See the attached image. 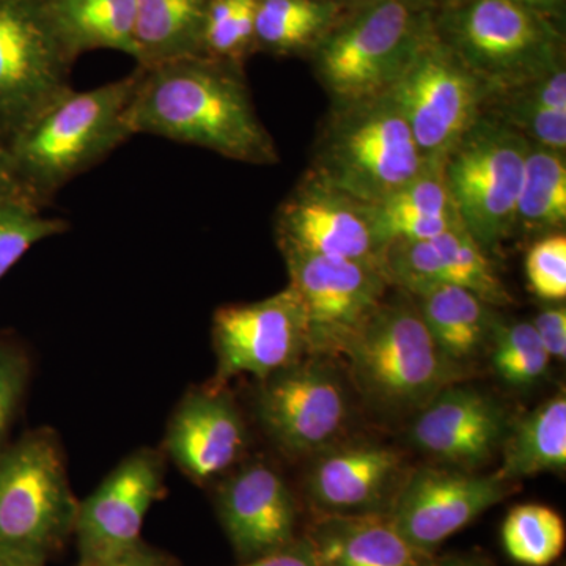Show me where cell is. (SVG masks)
Here are the masks:
<instances>
[{"label": "cell", "instance_id": "d590c367", "mask_svg": "<svg viewBox=\"0 0 566 566\" xmlns=\"http://www.w3.org/2000/svg\"><path fill=\"white\" fill-rule=\"evenodd\" d=\"M551 359H566V307L564 303H551L531 322Z\"/></svg>", "mask_w": 566, "mask_h": 566}, {"label": "cell", "instance_id": "f546056e", "mask_svg": "<svg viewBox=\"0 0 566 566\" xmlns=\"http://www.w3.org/2000/svg\"><path fill=\"white\" fill-rule=\"evenodd\" d=\"M501 536L506 556L517 565L551 566L564 554L565 521L547 505H516L506 513Z\"/></svg>", "mask_w": 566, "mask_h": 566}, {"label": "cell", "instance_id": "e0dca14e", "mask_svg": "<svg viewBox=\"0 0 566 566\" xmlns=\"http://www.w3.org/2000/svg\"><path fill=\"white\" fill-rule=\"evenodd\" d=\"M281 252L338 256L379 264L370 205L359 202L307 172L275 216Z\"/></svg>", "mask_w": 566, "mask_h": 566}, {"label": "cell", "instance_id": "3957f363", "mask_svg": "<svg viewBox=\"0 0 566 566\" xmlns=\"http://www.w3.org/2000/svg\"><path fill=\"white\" fill-rule=\"evenodd\" d=\"M354 389L382 416H412L446 387L463 381L436 345L408 293L385 300L345 349Z\"/></svg>", "mask_w": 566, "mask_h": 566}, {"label": "cell", "instance_id": "ffe728a7", "mask_svg": "<svg viewBox=\"0 0 566 566\" xmlns=\"http://www.w3.org/2000/svg\"><path fill=\"white\" fill-rule=\"evenodd\" d=\"M509 428V415L501 401L457 382L417 412L409 439L436 463L474 472L501 452Z\"/></svg>", "mask_w": 566, "mask_h": 566}, {"label": "cell", "instance_id": "e575fe53", "mask_svg": "<svg viewBox=\"0 0 566 566\" xmlns=\"http://www.w3.org/2000/svg\"><path fill=\"white\" fill-rule=\"evenodd\" d=\"M29 365L17 346L0 344V441L9 431L28 389Z\"/></svg>", "mask_w": 566, "mask_h": 566}, {"label": "cell", "instance_id": "ee69618b", "mask_svg": "<svg viewBox=\"0 0 566 566\" xmlns=\"http://www.w3.org/2000/svg\"><path fill=\"white\" fill-rule=\"evenodd\" d=\"M0 566H9V565H0Z\"/></svg>", "mask_w": 566, "mask_h": 566}, {"label": "cell", "instance_id": "d6a6232c", "mask_svg": "<svg viewBox=\"0 0 566 566\" xmlns=\"http://www.w3.org/2000/svg\"><path fill=\"white\" fill-rule=\"evenodd\" d=\"M69 229L62 219L41 214L40 205L17 199L0 203V279L25 255L33 245Z\"/></svg>", "mask_w": 566, "mask_h": 566}, {"label": "cell", "instance_id": "4316f807", "mask_svg": "<svg viewBox=\"0 0 566 566\" xmlns=\"http://www.w3.org/2000/svg\"><path fill=\"white\" fill-rule=\"evenodd\" d=\"M340 18L334 0H259L255 46L277 55L314 52Z\"/></svg>", "mask_w": 566, "mask_h": 566}, {"label": "cell", "instance_id": "7c38bea8", "mask_svg": "<svg viewBox=\"0 0 566 566\" xmlns=\"http://www.w3.org/2000/svg\"><path fill=\"white\" fill-rule=\"evenodd\" d=\"M290 283L307 319L314 356H344L356 334L385 303L390 286L378 263L283 252Z\"/></svg>", "mask_w": 566, "mask_h": 566}, {"label": "cell", "instance_id": "4dcf8cb0", "mask_svg": "<svg viewBox=\"0 0 566 566\" xmlns=\"http://www.w3.org/2000/svg\"><path fill=\"white\" fill-rule=\"evenodd\" d=\"M488 354L495 376L516 389L538 385L553 363L531 322L495 319Z\"/></svg>", "mask_w": 566, "mask_h": 566}, {"label": "cell", "instance_id": "44dd1931", "mask_svg": "<svg viewBox=\"0 0 566 566\" xmlns=\"http://www.w3.org/2000/svg\"><path fill=\"white\" fill-rule=\"evenodd\" d=\"M303 535L318 566H434L438 557L408 542L389 513L312 516Z\"/></svg>", "mask_w": 566, "mask_h": 566}, {"label": "cell", "instance_id": "f35d334b", "mask_svg": "<svg viewBox=\"0 0 566 566\" xmlns=\"http://www.w3.org/2000/svg\"><path fill=\"white\" fill-rule=\"evenodd\" d=\"M17 199L31 200L24 189L21 188L17 175H14L6 145L0 144V203Z\"/></svg>", "mask_w": 566, "mask_h": 566}, {"label": "cell", "instance_id": "ac0fdd59", "mask_svg": "<svg viewBox=\"0 0 566 566\" xmlns=\"http://www.w3.org/2000/svg\"><path fill=\"white\" fill-rule=\"evenodd\" d=\"M408 472L394 447L340 441L312 457L305 501L314 516L390 513Z\"/></svg>", "mask_w": 566, "mask_h": 566}, {"label": "cell", "instance_id": "d6986e66", "mask_svg": "<svg viewBox=\"0 0 566 566\" xmlns=\"http://www.w3.org/2000/svg\"><path fill=\"white\" fill-rule=\"evenodd\" d=\"M248 424L227 386L192 387L174 409L164 453L197 485L229 474L244 460Z\"/></svg>", "mask_w": 566, "mask_h": 566}, {"label": "cell", "instance_id": "9a60e30c", "mask_svg": "<svg viewBox=\"0 0 566 566\" xmlns=\"http://www.w3.org/2000/svg\"><path fill=\"white\" fill-rule=\"evenodd\" d=\"M164 476L166 457L150 447L134 450L104 476L77 505V566L96 564L140 542L145 517L166 491Z\"/></svg>", "mask_w": 566, "mask_h": 566}, {"label": "cell", "instance_id": "4fadbf2b", "mask_svg": "<svg viewBox=\"0 0 566 566\" xmlns=\"http://www.w3.org/2000/svg\"><path fill=\"white\" fill-rule=\"evenodd\" d=\"M211 340L218 386L241 375L262 381L311 354L304 308L290 285L266 300L219 307Z\"/></svg>", "mask_w": 566, "mask_h": 566}, {"label": "cell", "instance_id": "8d00e7d4", "mask_svg": "<svg viewBox=\"0 0 566 566\" xmlns=\"http://www.w3.org/2000/svg\"><path fill=\"white\" fill-rule=\"evenodd\" d=\"M87 566H181L177 558L140 539L136 545Z\"/></svg>", "mask_w": 566, "mask_h": 566}, {"label": "cell", "instance_id": "1f68e13d", "mask_svg": "<svg viewBox=\"0 0 566 566\" xmlns=\"http://www.w3.org/2000/svg\"><path fill=\"white\" fill-rule=\"evenodd\" d=\"M256 7L259 0H208L203 55L241 65L255 48Z\"/></svg>", "mask_w": 566, "mask_h": 566}, {"label": "cell", "instance_id": "603a6c76", "mask_svg": "<svg viewBox=\"0 0 566 566\" xmlns=\"http://www.w3.org/2000/svg\"><path fill=\"white\" fill-rule=\"evenodd\" d=\"M370 219L379 248L394 240H434L464 227L442 174V164H428L403 188L370 205Z\"/></svg>", "mask_w": 566, "mask_h": 566}, {"label": "cell", "instance_id": "ba28073f", "mask_svg": "<svg viewBox=\"0 0 566 566\" xmlns=\"http://www.w3.org/2000/svg\"><path fill=\"white\" fill-rule=\"evenodd\" d=\"M528 140L483 114L442 163V174L464 229L486 253L516 232Z\"/></svg>", "mask_w": 566, "mask_h": 566}, {"label": "cell", "instance_id": "484cf974", "mask_svg": "<svg viewBox=\"0 0 566 566\" xmlns=\"http://www.w3.org/2000/svg\"><path fill=\"white\" fill-rule=\"evenodd\" d=\"M44 7L71 57L93 50L134 57L137 0H44Z\"/></svg>", "mask_w": 566, "mask_h": 566}, {"label": "cell", "instance_id": "cb8c5ba5", "mask_svg": "<svg viewBox=\"0 0 566 566\" xmlns=\"http://www.w3.org/2000/svg\"><path fill=\"white\" fill-rule=\"evenodd\" d=\"M208 0H137L134 59L140 69L203 55Z\"/></svg>", "mask_w": 566, "mask_h": 566}, {"label": "cell", "instance_id": "6da1fadb", "mask_svg": "<svg viewBox=\"0 0 566 566\" xmlns=\"http://www.w3.org/2000/svg\"><path fill=\"white\" fill-rule=\"evenodd\" d=\"M126 111L133 136L151 134L245 164L279 163L241 65L197 55L140 69Z\"/></svg>", "mask_w": 566, "mask_h": 566}, {"label": "cell", "instance_id": "836d02e7", "mask_svg": "<svg viewBox=\"0 0 566 566\" xmlns=\"http://www.w3.org/2000/svg\"><path fill=\"white\" fill-rule=\"evenodd\" d=\"M526 275L532 293L547 303H564L566 297V237L545 234L531 245L526 255Z\"/></svg>", "mask_w": 566, "mask_h": 566}, {"label": "cell", "instance_id": "8fae6325", "mask_svg": "<svg viewBox=\"0 0 566 566\" xmlns=\"http://www.w3.org/2000/svg\"><path fill=\"white\" fill-rule=\"evenodd\" d=\"M73 61L44 0H0V144L71 88Z\"/></svg>", "mask_w": 566, "mask_h": 566}, {"label": "cell", "instance_id": "277c9868", "mask_svg": "<svg viewBox=\"0 0 566 566\" xmlns=\"http://www.w3.org/2000/svg\"><path fill=\"white\" fill-rule=\"evenodd\" d=\"M428 164L403 114L385 93L333 104L308 172L359 202L375 205L422 174Z\"/></svg>", "mask_w": 566, "mask_h": 566}, {"label": "cell", "instance_id": "f1b7e54d", "mask_svg": "<svg viewBox=\"0 0 566 566\" xmlns=\"http://www.w3.org/2000/svg\"><path fill=\"white\" fill-rule=\"evenodd\" d=\"M431 241L438 252L444 283L469 290L491 307L513 304L512 294L499 277L490 253L483 251L464 227L449 230Z\"/></svg>", "mask_w": 566, "mask_h": 566}, {"label": "cell", "instance_id": "5bb4252c", "mask_svg": "<svg viewBox=\"0 0 566 566\" xmlns=\"http://www.w3.org/2000/svg\"><path fill=\"white\" fill-rule=\"evenodd\" d=\"M517 488L497 472L480 475L441 464L422 465L409 469L389 515L408 542L436 554L450 536L504 502Z\"/></svg>", "mask_w": 566, "mask_h": 566}, {"label": "cell", "instance_id": "5b68a950", "mask_svg": "<svg viewBox=\"0 0 566 566\" xmlns=\"http://www.w3.org/2000/svg\"><path fill=\"white\" fill-rule=\"evenodd\" d=\"M77 505L54 431L39 428L3 450L0 565H46L73 538Z\"/></svg>", "mask_w": 566, "mask_h": 566}, {"label": "cell", "instance_id": "7bdbcfd3", "mask_svg": "<svg viewBox=\"0 0 566 566\" xmlns=\"http://www.w3.org/2000/svg\"><path fill=\"white\" fill-rule=\"evenodd\" d=\"M469 0H423L424 6L431 11H442L455 9V7L464 6Z\"/></svg>", "mask_w": 566, "mask_h": 566}, {"label": "cell", "instance_id": "83f0119b", "mask_svg": "<svg viewBox=\"0 0 566 566\" xmlns=\"http://www.w3.org/2000/svg\"><path fill=\"white\" fill-rule=\"evenodd\" d=\"M565 223V153L528 142L516 207V230L549 234L560 232Z\"/></svg>", "mask_w": 566, "mask_h": 566}, {"label": "cell", "instance_id": "9c48e42d", "mask_svg": "<svg viewBox=\"0 0 566 566\" xmlns=\"http://www.w3.org/2000/svg\"><path fill=\"white\" fill-rule=\"evenodd\" d=\"M253 416L271 444L292 460L344 441L353 405L331 357L308 356L259 381Z\"/></svg>", "mask_w": 566, "mask_h": 566}, {"label": "cell", "instance_id": "60d3db41", "mask_svg": "<svg viewBox=\"0 0 566 566\" xmlns=\"http://www.w3.org/2000/svg\"><path fill=\"white\" fill-rule=\"evenodd\" d=\"M521 6H526L528 9L539 11V13L547 14L551 18L560 17L564 11L565 0H516Z\"/></svg>", "mask_w": 566, "mask_h": 566}, {"label": "cell", "instance_id": "30bf717a", "mask_svg": "<svg viewBox=\"0 0 566 566\" xmlns=\"http://www.w3.org/2000/svg\"><path fill=\"white\" fill-rule=\"evenodd\" d=\"M387 93L430 164L444 163L485 114L491 96L486 85L438 39L434 28Z\"/></svg>", "mask_w": 566, "mask_h": 566}, {"label": "cell", "instance_id": "52a82bcc", "mask_svg": "<svg viewBox=\"0 0 566 566\" xmlns=\"http://www.w3.org/2000/svg\"><path fill=\"white\" fill-rule=\"evenodd\" d=\"M433 14L423 0H389L342 17L312 52L333 104L389 92L433 28Z\"/></svg>", "mask_w": 566, "mask_h": 566}, {"label": "cell", "instance_id": "74e56055", "mask_svg": "<svg viewBox=\"0 0 566 566\" xmlns=\"http://www.w3.org/2000/svg\"><path fill=\"white\" fill-rule=\"evenodd\" d=\"M238 566H318L307 538L301 535L292 545L268 554V556L240 562Z\"/></svg>", "mask_w": 566, "mask_h": 566}, {"label": "cell", "instance_id": "2e32d148", "mask_svg": "<svg viewBox=\"0 0 566 566\" xmlns=\"http://www.w3.org/2000/svg\"><path fill=\"white\" fill-rule=\"evenodd\" d=\"M216 513L238 560L283 549L303 535L296 495L262 460L241 461L216 488Z\"/></svg>", "mask_w": 566, "mask_h": 566}, {"label": "cell", "instance_id": "8992f818", "mask_svg": "<svg viewBox=\"0 0 566 566\" xmlns=\"http://www.w3.org/2000/svg\"><path fill=\"white\" fill-rule=\"evenodd\" d=\"M554 20L516 0H469L433 14V28L493 96L565 65Z\"/></svg>", "mask_w": 566, "mask_h": 566}, {"label": "cell", "instance_id": "b9f144b4", "mask_svg": "<svg viewBox=\"0 0 566 566\" xmlns=\"http://www.w3.org/2000/svg\"><path fill=\"white\" fill-rule=\"evenodd\" d=\"M338 9L342 11V17L345 14L354 13V11L367 9V7L378 6V3L389 2V0H334Z\"/></svg>", "mask_w": 566, "mask_h": 566}, {"label": "cell", "instance_id": "d4e9b609", "mask_svg": "<svg viewBox=\"0 0 566 566\" xmlns=\"http://www.w3.org/2000/svg\"><path fill=\"white\" fill-rule=\"evenodd\" d=\"M497 474L517 483L538 474H560L566 469L565 390L543 401L516 423L510 424L501 447Z\"/></svg>", "mask_w": 566, "mask_h": 566}, {"label": "cell", "instance_id": "7402d4cb", "mask_svg": "<svg viewBox=\"0 0 566 566\" xmlns=\"http://www.w3.org/2000/svg\"><path fill=\"white\" fill-rule=\"evenodd\" d=\"M409 296L447 359L468 371L488 353L497 316L485 301L452 283L422 286Z\"/></svg>", "mask_w": 566, "mask_h": 566}, {"label": "cell", "instance_id": "7a4b0ae2", "mask_svg": "<svg viewBox=\"0 0 566 566\" xmlns=\"http://www.w3.org/2000/svg\"><path fill=\"white\" fill-rule=\"evenodd\" d=\"M139 80L137 70L92 91L69 88L11 137V166L32 202L43 207L62 186L132 139L126 111Z\"/></svg>", "mask_w": 566, "mask_h": 566}, {"label": "cell", "instance_id": "ab89813d", "mask_svg": "<svg viewBox=\"0 0 566 566\" xmlns=\"http://www.w3.org/2000/svg\"><path fill=\"white\" fill-rule=\"evenodd\" d=\"M434 566H495L490 557L480 553L449 554L436 557Z\"/></svg>", "mask_w": 566, "mask_h": 566}]
</instances>
